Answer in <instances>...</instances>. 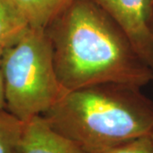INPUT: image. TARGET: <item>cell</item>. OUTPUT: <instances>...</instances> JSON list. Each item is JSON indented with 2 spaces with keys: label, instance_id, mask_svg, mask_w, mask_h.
Listing matches in <instances>:
<instances>
[{
  "label": "cell",
  "instance_id": "obj_13",
  "mask_svg": "<svg viewBox=\"0 0 153 153\" xmlns=\"http://www.w3.org/2000/svg\"><path fill=\"white\" fill-rule=\"evenodd\" d=\"M151 137H152V141H153V132L151 134Z\"/></svg>",
  "mask_w": 153,
  "mask_h": 153
},
{
  "label": "cell",
  "instance_id": "obj_10",
  "mask_svg": "<svg viewBox=\"0 0 153 153\" xmlns=\"http://www.w3.org/2000/svg\"><path fill=\"white\" fill-rule=\"evenodd\" d=\"M6 108L5 97H4V82L3 77L0 71V110H4Z\"/></svg>",
  "mask_w": 153,
  "mask_h": 153
},
{
  "label": "cell",
  "instance_id": "obj_3",
  "mask_svg": "<svg viewBox=\"0 0 153 153\" xmlns=\"http://www.w3.org/2000/svg\"><path fill=\"white\" fill-rule=\"evenodd\" d=\"M6 108L23 123L44 114L67 92L55 72L45 29L29 27L0 57Z\"/></svg>",
  "mask_w": 153,
  "mask_h": 153
},
{
  "label": "cell",
  "instance_id": "obj_5",
  "mask_svg": "<svg viewBox=\"0 0 153 153\" xmlns=\"http://www.w3.org/2000/svg\"><path fill=\"white\" fill-rule=\"evenodd\" d=\"M22 153H86L51 128L42 115L24 123Z\"/></svg>",
  "mask_w": 153,
  "mask_h": 153
},
{
  "label": "cell",
  "instance_id": "obj_12",
  "mask_svg": "<svg viewBox=\"0 0 153 153\" xmlns=\"http://www.w3.org/2000/svg\"><path fill=\"white\" fill-rule=\"evenodd\" d=\"M3 50H4V47L0 45V57H1V55H2V53H3Z\"/></svg>",
  "mask_w": 153,
  "mask_h": 153
},
{
  "label": "cell",
  "instance_id": "obj_1",
  "mask_svg": "<svg viewBox=\"0 0 153 153\" xmlns=\"http://www.w3.org/2000/svg\"><path fill=\"white\" fill-rule=\"evenodd\" d=\"M45 32L67 91L105 82L138 88L152 82L153 71L127 35L91 0H75Z\"/></svg>",
  "mask_w": 153,
  "mask_h": 153
},
{
  "label": "cell",
  "instance_id": "obj_9",
  "mask_svg": "<svg viewBox=\"0 0 153 153\" xmlns=\"http://www.w3.org/2000/svg\"><path fill=\"white\" fill-rule=\"evenodd\" d=\"M101 153H153L151 134L138 137Z\"/></svg>",
  "mask_w": 153,
  "mask_h": 153
},
{
  "label": "cell",
  "instance_id": "obj_4",
  "mask_svg": "<svg viewBox=\"0 0 153 153\" xmlns=\"http://www.w3.org/2000/svg\"><path fill=\"white\" fill-rule=\"evenodd\" d=\"M127 35L137 54L153 71L150 0H91Z\"/></svg>",
  "mask_w": 153,
  "mask_h": 153
},
{
  "label": "cell",
  "instance_id": "obj_6",
  "mask_svg": "<svg viewBox=\"0 0 153 153\" xmlns=\"http://www.w3.org/2000/svg\"><path fill=\"white\" fill-rule=\"evenodd\" d=\"M23 16L28 26L45 29L75 0H11Z\"/></svg>",
  "mask_w": 153,
  "mask_h": 153
},
{
  "label": "cell",
  "instance_id": "obj_7",
  "mask_svg": "<svg viewBox=\"0 0 153 153\" xmlns=\"http://www.w3.org/2000/svg\"><path fill=\"white\" fill-rule=\"evenodd\" d=\"M29 27L22 12L11 0H0V45L16 43Z\"/></svg>",
  "mask_w": 153,
  "mask_h": 153
},
{
  "label": "cell",
  "instance_id": "obj_2",
  "mask_svg": "<svg viewBox=\"0 0 153 153\" xmlns=\"http://www.w3.org/2000/svg\"><path fill=\"white\" fill-rule=\"evenodd\" d=\"M42 116L86 153H101L153 132V102L141 88L122 83L67 91Z\"/></svg>",
  "mask_w": 153,
  "mask_h": 153
},
{
  "label": "cell",
  "instance_id": "obj_11",
  "mask_svg": "<svg viewBox=\"0 0 153 153\" xmlns=\"http://www.w3.org/2000/svg\"><path fill=\"white\" fill-rule=\"evenodd\" d=\"M150 28L153 37V0H150Z\"/></svg>",
  "mask_w": 153,
  "mask_h": 153
},
{
  "label": "cell",
  "instance_id": "obj_8",
  "mask_svg": "<svg viewBox=\"0 0 153 153\" xmlns=\"http://www.w3.org/2000/svg\"><path fill=\"white\" fill-rule=\"evenodd\" d=\"M24 123L7 110H0V153H22Z\"/></svg>",
  "mask_w": 153,
  "mask_h": 153
}]
</instances>
